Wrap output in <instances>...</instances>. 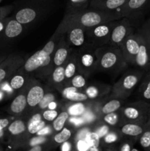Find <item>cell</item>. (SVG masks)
Returning a JSON list of instances; mask_svg holds the SVG:
<instances>
[{
	"label": "cell",
	"mask_w": 150,
	"mask_h": 151,
	"mask_svg": "<svg viewBox=\"0 0 150 151\" xmlns=\"http://www.w3.org/2000/svg\"><path fill=\"white\" fill-rule=\"evenodd\" d=\"M140 47V35L135 31L132 35H129L119 47L124 58L128 65L134 66L135 58L138 55Z\"/></svg>",
	"instance_id": "11"
},
{
	"label": "cell",
	"mask_w": 150,
	"mask_h": 151,
	"mask_svg": "<svg viewBox=\"0 0 150 151\" xmlns=\"http://www.w3.org/2000/svg\"><path fill=\"white\" fill-rule=\"evenodd\" d=\"M120 114L117 112H113V113L107 114L101 116L100 119H102V121L105 123L108 124V125L114 126V125H117L120 119Z\"/></svg>",
	"instance_id": "36"
},
{
	"label": "cell",
	"mask_w": 150,
	"mask_h": 151,
	"mask_svg": "<svg viewBox=\"0 0 150 151\" xmlns=\"http://www.w3.org/2000/svg\"><path fill=\"white\" fill-rule=\"evenodd\" d=\"M124 101V100H122V99L111 97V99H110L106 103H103L101 106H99V110L98 113L99 119L103 115L118 111L123 106Z\"/></svg>",
	"instance_id": "23"
},
{
	"label": "cell",
	"mask_w": 150,
	"mask_h": 151,
	"mask_svg": "<svg viewBox=\"0 0 150 151\" xmlns=\"http://www.w3.org/2000/svg\"><path fill=\"white\" fill-rule=\"evenodd\" d=\"M71 50L72 48H71L70 46L69 45L66 38H65L64 34H63L59 40L58 44L56 47L54 55H53L52 63L54 69L57 66L65 64Z\"/></svg>",
	"instance_id": "16"
},
{
	"label": "cell",
	"mask_w": 150,
	"mask_h": 151,
	"mask_svg": "<svg viewBox=\"0 0 150 151\" xmlns=\"http://www.w3.org/2000/svg\"><path fill=\"white\" fill-rule=\"evenodd\" d=\"M46 126V122L42 119V114L35 113L29 118L26 125V130L30 134H36L40 130Z\"/></svg>",
	"instance_id": "27"
},
{
	"label": "cell",
	"mask_w": 150,
	"mask_h": 151,
	"mask_svg": "<svg viewBox=\"0 0 150 151\" xmlns=\"http://www.w3.org/2000/svg\"><path fill=\"white\" fill-rule=\"evenodd\" d=\"M149 19H150V17H149Z\"/></svg>",
	"instance_id": "57"
},
{
	"label": "cell",
	"mask_w": 150,
	"mask_h": 151,
	"mask_svg": "<svg viewBox=\"0 0 150 151\" xmlns=\"http://www.w3.org/2000/svg\"><path fill=\"white\" fill-rule=\"evenodd\" d=\"M85 139L88 142L90 147H99V146L100 137H99V135L97 134V133L96 131H94V132H88Z\"/></svg>",
	"instance_id": "38"
},
{
	"label": "cell",
	"mask_w": 150,
	"mask_h": 151,
	"mask_svg": "<svg viewBox=\"0 0 150 151\" xmlns=\"http://www.w3.org/2000/svg\"><path fill=\"white\" fill-rule=\"evenodd\" d=\"M137 32L140 35V47L135 58L134 66H136L137 69L146 72L150 70V49L144 35L138 29Z\"/></svg>",
	"instance_id": "14"
},
{
	"label": "cell",
	"mask_w": 150,
	"mask_h": 151,
	"mask_svg": "<svg viewBox=\"0 0 150 151\" xmlns=\"http://www.w3.org/2000/svg\"><path fill=\"white\" fill-rule=\"evenodd\" d=\"M71 147V143L69 142L68 141L65 142L63 143L61 147V150L62 151H70Z\"/></svg>",
	"instance_id": "50"
},
{
	"label": "cell",
	"mask_w": 150,
	"mask_h": 151,
	"mask_svg": "<svg viewBox=\"0 0 150 151\" xmlns=\"http://www.w3.org/2000/svg\"><path fill=\"white\" fill-rule=\"evenodd\" d=\"M58 106V103L56 102V100H54V101L51 102V103L49 104L48 107H47V109H50V110H55L56 109Z\"/></svg>",
	"instance_id": "51"
},
{
	"label": "cell",
	"mask_w": 150,
	"mask_h": 151,
	"mask_svg": "<svg viewBox=\"0 0 150 151\" xmlns=\"http://www.w3.org/2000/svg\"><path fill=\"white\" fill-rule=\"evenodd\" d=\"M86 79H85V76H84L82 74L79 73L74 75L73 78L71 80L70 83H69V86H72L75 87V88H78V89H82L86 86Z\"/></svg>",
	"instance_id": "34"
},
{
	"label": "cell",
	"mask_w": 150,
	"mask_h": 151,
	"mask_svg": "<svg viewBox=\"0 0 150 151\" xmlns=\"http://www.w3.org/2000/svg\"><path fill=\"white\" fill-rule=\"evenodd\" d=\"M59 114L57 110H50V109H46L42 112V118L45 121L48 122H52L54 119Z\"/></svg>",
	"instance_id": "40"
},
{
	"label": "cell",
	"mask_w": 150,
	"mask_h": 151,
	"mask_svg": "<svg viewBox=\"0 0 150 151\" xmlns=\"http://www.w3.org/2000/svg\"><path fill=\"white\" fill-rule=\"evenodd\" d=\"M69 121L70 123L74 124L75 126H79V125H82V124L85 123V120H84L83 117L82 116H70L69 119Z\"/></svg>",
	"instance_id": "43"
},
{
	"label": "cell",
	"mask_w": 150,
	"mask_h": 151,
	"mask_svg": "<svg viewBox=\"0 0 150 151\" xmlns=\"http://www.w3.org/2000/svg\"><path fill=\"white\" fill-rule=\"evenodd\" d=\"M69 117H70V115L68 113L67 111H63L59 113L57 117L52 121L53 129L57 132L61 131L64 128L65 124L69 120Z\"/></svg>",
	"instance_id": "32"
},
{
	"label": "cell",
	"mask_w": 150,
	"mask_h": 151,
	"mask_svg": "<svg viewBox=\"0 0 150 151\" xmlns=\"http://www.w3.org/2000/svg\"><path fill=\"white\" fill-rule=\"evenodd\" d=\"M66 41L71 48H80L86 44L85 30L76 26L69 27L63 32Z\"/></svg>",
	"instance_id": "15"
},
{
	"label": "cell",
	"mask_w": 150,
	"mask_h": 151,
	"mask_svg": "<svg viewBox=\"0 0 150 151\" xmlns=\"http://www.w3.org/2000/svg\"><path fill=\"white\" fill-rule=\"evenodd\" d=\"M145 72L139 69L127 70L112 86L110 97L126 100L139 84Z\"/></svg>",
	"instance_id": "5"
},
{
	"label": "cell",
	"mask_w": 150,
	"mask_h": 151,
	"mask_svg": "<svg viewBox=\"0 0 150 151\" xmlns=\"http://www.w3.org/2000/svg\"><path fill=\"white\" fill-rule=\"evenodd\" d=\"M71 137V131L67 128H63L54 137V140L57 144H62L68 141Z\"/></svg>",
	"instance_id": "35"
},
{
	"label": "cell",
	"mask_w": 150,
	"mask_h": 151,
	"mask_svg": "<svg viewBox=\"0 0 150 151\" xmlns=\"http://www.w3.org/2000/svg\"><path fill=\"white\" fill-rule=\"evenodd\" d=\"M47 85L52 89H55L60 92L62 91L65 87L64 65L57 66L53 69L47 80Z\"/></svg>",
	"instance_id": "18"
},
{
	"label": "cell",
	"mask_w": 150,
	"mask_h": 151,
	"mask_svg": "<svg viewBox=\"0 0 150 151\" xmlns=\"http://www.w3.org/2000/svg\"><path fill=\"white\" fill-rule=\"evenodd\" d=\"M46 141V137H44V136H37V137H33L32 139H31L30 141H29V145L33 147V146L38 145H41L44 143Z\"/></svg>",
	"instance_id": "41"
},
{
	"label": "cell",
	"mask_w": 150,
	"mask_h": 151,
	"mask_svg": "<svg viewBox=\"0 0 150 151\" xmlns=\"http://www.w3.org/2000/svg\"><path fill=\"white\" fill-rule=\"evenodd\" d=\"M111 86L104 84H93L86 87L84 92L88 95L89 100H95L111 92Z\"/></svg>",
	"instance_id": "21"
},
{
	"label": "cell",
	"mask_w": 150,
	"mask_h": 151,
	"mask_svg": "<svg viewBox=\"0 0 150 151\" xmlns=\"http://www.w3.org/2000/svg\"><path fill=\"white\" fill-rule=\"evenodd\" d=\"M138 29L141 32V34L144 35L146 41L148 43V45L150 49V19H148L146 22H144V23L138 28Z\"/></svg>",
	"instance_id": "37"
},
{
	"label": "cell",
	"mask_w": 150,
	"mask_h": 151,
	"mask_svg": "<svg viewBox=\"0 0 150 151\" xmlns=\"http://www.w3.org/2000/svg\"><path fill=\"white\" fill-rule=\"evenodd\" d=\"M51 133V128L50 126H45L42 128L41 130H40L38 133L36 134L37 136H46L49 135Z\"/></svg>",
	"instance_id": "47"
},
{
	"label": "cell",
	"mask_w": 150,
	"mask_h": 151,
	"mask_svg": "<svg viewBox=\"0 0 150 151\" xmlns=\"http://www.w3.org/2000/svg\"><path fill=\"white\" fill-rule=\"evenodd\" d=\"M24 26L22 24L15 19H9L5 28L4 29V36L7 38H15L19 36L24 31Z\"/></svg>",
	"instance_id": "25"
},
{
	"label": "cell",
	"mask_w": 150,
	"mask_h": 151,
	"mask_svg": "<svg viewBox=\"0 0 150 151\" xmlns=\"http://www.w3.org/2000/svg\"><path fill=\"white\" fill-rule=\"evenodd\" d=\"M96 132L97 133V134H98L99 137L100 138H101V137H104L106 134H108L109 127L107 126V125H102V126L99 127V128L96 131Z\"/></svg>",
	"instance_id": "46"
},
{
	"label": "cell",
	"mask_w": 150,
	"mask_h": 151,
	"mask_svg": "<svg viewBox=\"0 0 150 151\" xmlns=\"http://www.w3.org/2000/svg\"><path fill=\"white\" fill-rule=\"evenodd\" d=\"M150 11V0H128L119 10L121 18H127L135 27Z\"/></svg>",
	"instance_id": "7"
},
{
	"label": "cell",
	"mask_w": 150,
	"mask_h": 151,
	"mask_svg": "<svg viewBox=\"0 0 150 151\" xmlns=\"http://www.w3.org/2000/svg\"><path fill=\"white\" fill-rule=\"evenodd\" d=\"M0 151H1V149H0Z\"/></svg>",
	"instance_id": "58"
},
{
	"label": "cell",
	"mask_w": 150,
	"mask_h": 151,
	"mask_svg": "<svg viewBox=\"0 0 150 151\" xmlns=\"http://www.w3.org/2000/svg\"><path fill=\"white\" fill-rule=\"evenodd\" d=\"M3 94H4V93H3V91L0 89V100H1V99H2Z\"/></svg>",
	"instance_id": "55"
},
{
	"label": "cell",
	"mask_w": 150,
	"mask_h": 151,
	"mask_svg": "<svg viewBox=\"0 0 150 151\" xmlns=\"http://www.w3.org/2000/svg\"><path fill=\"white\" fill-rule=\"evenodd\" d=\"M138 94L141 100L150 101V70L145 72L141 78L138 86Z\"/></svg>",
	"instance_id": "26"
},
{
	"label": "cell",
	"mask_w": 150,
	"mask_h": 151,
	"mask_svg": "<svg viewBox=\"0 0 150 151\" xmlns=\"http://www.w3.org/2000/svg\"><path fill=\"white\" fill-rule=\"evenodd\" d=\"M10 123V120L7 119V118L0 119V132L2 131L4 129H5L6 128H7V126H8Z\"/></svg>",
	"instance_id": "48"
},
{
	"label": "cell",
	"mask_w": 150,
	"mask_h": 151,
	"mask_svg": "<svg viewBox=\"0 0 150 151\" xmlns=\"http://www.w3.org/2000/svg\"><path fill=\"white\" fill-rule=\"evenodd\" d=\"M1 0H0V2H1Z\"/></svg>",
	"instance_id": "56"
},
{
	"label": "cell",
	"mask_w": 150,
	"mask_h": 151,
	"mask_svg": "<svg viewBox=\"0 0 150 151\" xmlns=\"http://www.w3.org/2000/svg\"><path fill=\"white\" fill-rule=\"evenodd\" d=\"M13 7L10 5L0 7V20L4 19L11 12Z\"/></svg>",
	"instance_id": "44"
},
{
	"label": "cell",
	"mask_w": 150,
	"mask_h": 151,
	"mask_svg": "<svg viewBox=\"0 0 150 151\" xmlns=\"http://www.w3.org/2000/svg\"><path fill=\"white\" fill-rule=\"evenodd\" d=\"M140 144L144 148L150 147V127L147 128L142 134L140 138Z\"/></svg>",
	"instance_id": "39"
},
{
	"label": "cell",
	"mask_w": 150,
	"mask_h": 151,
	"mask_svg": "<svg viewBox=\"0 0 150 151\" xmlns=\"http://www.w3.org/2000/svg\"><path fill=\"white\" fill-rule=\"evenodd\" d=\"M65 72V86H69L71 78L77 74V63H76V50L72 48L70 55L64 64Z\"/></svg>",
	"instance_id": "19"
},
{
	"label": "cell",
	"mask_w": 150,
	"mask_h": 151,
	"mask_svg": "<svg viewBox=\"0 0 150 151\" xmlns=\"http://www.w3.org/2000/svg\"><path fill=\"white\" fill-rule=\"evenodd\" d=\"M104 140L107 144H110L118 140V136L114 133H108L104 137Z\"/></svg>",
	"instance_id": "45"
},
{
	"label": "cell",
	"mask_w": 150,
	"mask_h": 151,
	"mask_svg": "<svg viewBox=\"0 0 150 151\" xmlns=\"http://www.w3.org/2000/svg\"><path fill=\"white\" fill-rule=\"evenodd\" d=\"M121 151H131V146L129 143H125L121 147Z\"/></svg>",
	"instance_id": "52"
},
{
	"label": "cell",
	"mask_w": 150,
	"mask_h": 151,
	"mask_svg": "<svg viewBox=\"0 0 150 151\" xmlns=\"http://www.w3.org/2000/svg\"><path fill=\"white\" fill-rule=\"evenodd\" d=\"M63 35L58 30H56L46 45L29 56L17 72L27 77L47 81L54 69L52 58L54 50Z\"/></svg>",
	"instance_id": "1"
},
{
	"label": "cell",
	"mask_w": 150,
	"mask_h": 151,
	"mask_svg": "<svg viewBox=\"0 0 150 151\" xmlns=\"http://www.w3.org/2000/svg\"><path fill=\"white\" fill-rule=\"evenodd\" d=\"M26 107H27L26 88H25L23 92L18 94L13 99V100L10 103L8 111L12 114H20L24 111Z\"/></svg>",
	"instance_id": "22"
},
{
	"label": "cell",
	"mask_w": 150,
	"mask_h": 151,
	"mask_svg": "<svg viewBox=\"0 0 150 151\" xmlns=\"http://www.w3.org/2000/svg\"><path fill=\"white\" fill-rule=\"evenodd\" d=\"M135 32V27L127 18L118 19L112 29L108 45L119 48L123 41Z\"/></svg>",
	"instance_id": "10"
},
{
	"label": "cell",
	"mask_w": 150,
	"mask_h": 151,
	"mask_svg": "<svg viewBox=\"0 0 150 151\" xmlns=\"http://www.w3.org/2000/svg\"><path fill=\"white\" fill-rule=\"evenodd\" d=\"M52 0H25L14 19L23 25L37 22L52 7Z\"/></svg>",
	"instance_id": "4"
},
{
	"label": "cell",
	"mask_w": 150,
	"mask_h": 151,
	"mask_svg": "<svg viewBox=\"0 0 150 151\" xmlns=\"http://www.w3.org/2000/svg\"><path fill=\"white\" fill-rule=\"evenodd\" d=\"M90 151H99V150L98 147H90Z\"/></svg>",
	"instance_id": "54"
},
{
	"label": "cell",
	"mask_w": 150,
	"mask_h": 151,
	"mask_svg": "<svg viewBox=\"0 0 150 151\" xmlns=\"http://www.w3.org/2000/svg\"><path fill=\"white\" fill-rule=\"evenodd\" d=\"M116 21H110L85 29L86 43L95 48L108 45L110 33Z\"/></svg>",
	"instance_id": "8"
},
{
	"label": "cell",
	"mask_w": 150,
	"mask_h": 151,
	"mask_svg": "<svg viewBox=\"0 0 150 151\" xmlns=\"http://www.w3.org/2000/svg\"><path fill=\"white\" fill-rule=\"evenodd\" d=\"M56 95L54 92H51V91H48V92H46L44 94V97L42 98V100H41V102L39 103V104L37 106V107L34 109L33 111L35 113H39V111H44V110L47 109L49 104L51 102L56 100Z\"/></svg>",
	"instance_id": "33"
},
{
	"label": "cell",
	"mask_w": 150,
	"mask_h": 151,
	"mask_svg": "<svg viewBox=\"0 0 150 151\" xmlns=\"http://www.w3.org/2000/svg\"><path fill=\"white\" fill-rule=\"evenodd\" d=\"M26 88L27 108L29 107V109L34 110L44 97L46 93L45 88L41 83L36 82V81H35V78L32 77H30Z\"/></svg>",
	"instance_id": "13"
},
{
	"label": "cell",
	"mask_w": 150,
	"mask_h": 151,
	"mask_svg": "<svg viewBox=\"0 0 150 151\" xmlns=\"http://www.w3.org/2000/svg\"><path fill=\"white\" fill-rule=\"evenodd\" d=\"M60 93L63 98L68 101L75 103V102H86L89 100L88 95L84 91H78V88L72 86H65Z\"/></svg>",
	"instance_id": "20"
},
{
	"label": "cell",
	"mask_w": 150,
	"mask_h": 151,
	"mask_svg": "<svg viewBox=\"0 0 150 151\" xmlns=\"http://www.w3.org/2000/svg\"><path fill=\"white\" fill-rule=\"evenodd\" d=\"M8 20H9V18H4V19H1V20H0V32L4 31V28H5L6 24H7Z\"/></svg>",
	"instance_id": "49"
},
{
	"label": "cell",
	"mask_w": 150,
	"mask_h": 151,
	"mask_svg": "<svg viewBox=\"0 0 150 151\" xmlns=\"http://www.w3.org/2000/svg\"><path fill=\"white\" fill-rule=\"evenodd\" d=\"M95 53L96 56L95 71L119 73L127 67V63L118 47L104 45L96 49Z\"/></svg>",
	"instance_id": "3"
},
{
	"label": "cell",
	"mask_w": 150,
	"mask_h": 151,
	"mask_svg": "<svg viewBox=\"0 0 150 151\" xmlns=\"http://www.w3.org/2000/svg\"><path fill=\"white\" fill-rule=\"evenodd\" d=\"M122 116L127 122L146 125L150 124V103L140 100L123 106L121 111Z\"/></svg>",
	"instance_id": "6"
},
{
	"label": "cell",
	"mask_w": 150,
	"mask_h": 151,
	"mask_svg": "<svg viewBox=\"0 0 150 151\" xmlns=\"http://www.w3.org/2000/svg\"><path fill=\"white\" fill-rule=\"evenodd\" d=\"M25 62L24 58L19 55H11L0 63V84L10 79Z\"/></svg>",
	"instance_id": "12"
},
{
	"label": "cell",
	"mask_w": 150,
	"mask_h": 151,
	"mask_svg": "<svg viewBox=\"0 0 150 151\" xmlns=\"http://www.w3.org/2000/svg\"><path fill=\"white\" fill-rule=\"evenodd\" d=\"M96 49L91 44H86L76 50V63L79 73L87 77L95 71L96 61Z\"/></svg>",
	"instance_id": "9"
},
{
	"label": "cell",
	"mask_w": 150,
	"mask_h": 151,
	"mask_svg": "<svg viewBox=\"0 0 150 151\" xmlns=\"http://www.w3.org/2000/svg\"><path fill=\"white\" fill-rule=\"evenodd\" d=\"M127 1L128 0H91L89 7L119 14V10Z\"/></svg>",
	"instance_id": "17"
},
{
	"label": "cell",
	"mask_w": 150,
	"mask_h": 151,
	"mask_svg": "<svg viewBox=\"0 0 150 151\" xmlns=\"http://www.w3.org/2000/svg\"><path fill=\"white\" fill-rule=\"evenodd\" d=\"M28 151H42V147L40 145H35L32 147Z\"/></svg>",
	"instance_id": "53"
},
{
	"label": "cell",
	"mask_w": 150,
	"mask_h": 151,
	"mask_svg": "<svg viewBox=\"0 0 150 151\" xmlns=\"http://www.w3.org/2000/svg\"><path fill=\"white\" fill-rule=\"evenodd\" d=\"M87 109L88 103H85V102H75V103L68 106L67 111L70 116H79L86 111Z\"/></svg>",
	"instance_id": "31"
},
{
	"label": "cell",
	"mask_w": 150,
	"mask_h": 151,
	"mask_svg": "<svg viewBox=\"0 0 150 151\" xmlns=\"http://www.w3.org/2000/svg\"><path fill=\"white\" fill-rule=\"evenodd\" d=\"M150 127V124L143 125V124L127 122L124 124L121 128V132L123 134L129 137H138Z\"/></svg>",
	"instance_id": "24"
},
{
	"label": "cell",
	"mask_w": 150,
	"mask_h": 151,
	"mask_svg": "<svg viewBox=\"0 0 150 151\" xmlns=\"http://www.w3.org/2000/svg\"><path fill=\"white\" fill-rule=\"evenodd\" d=\"M120 19L121 17L117 13H110L88 7L79 11L66 13L57 30L63 34L66 28L72 26L79 27L85 30L96 25Z\"/></svg>",
	"instance_id": "2"
},
{
	"label": "cell",
	"mask_w": 150,
	"mask_h": 151,
	"mask_svg": "<svg viewBox=\"0 0 150 151\" xmlns=\"http://www.w3.org/2000/svg\"><path fill=\"white\" fill-rule=\"evenodd\" d=\"M29 78L30 77H27L26 75H24L23 74L16 72L10 78L9 84L13 90H19L26 86V83L29 81Z\"/></svg>",
	"instance_id": "29"
},
{
	"label": "cell",
	"mask_w": 150,
	"mask_h": 151,
	"mask_svg": "<svg viewBox=\"0 0 150 151\" xmlns=\"http://www.w3.org/2000/svg\"><path fill=\"white\" fill-rule=\"evenodd\" d=\"M26 125L23 119H16L9 124L7 126V132L12 137H18L26 131Z\"/></svg>",
	"instance_id": "28"
},
{
	"label": "cell",
	"mask_w": 150,
	"mask_h": 151,
	"mask_svg": "<svg viewBox=\"0 0 150 151\" xmlns=\"http://www.w3.org/2000/svg\"><path fill=\"white\" fill-rule=\"evenodd\" d=\"M90 1L91 0H68L66 13L84 10L89 7Z\"/></svg>",
	"instance_id": "30"
},
{
	"label": "cell",
	"mask_w": 150,
	"mask_h": 151,
	"mask_svg": "<svg viewBox=\"0 0 150 151\" xmlns=\"http://www.w3.org/2000/svg\"><path fill=\"white\" fill-rule=\"evenodd\" d=\"M76 147L79 151H87L90 149V146L88 145L86 139H79L76 143Z\"/></svg>",
	"instance_id": "42"
}]
</instances>
